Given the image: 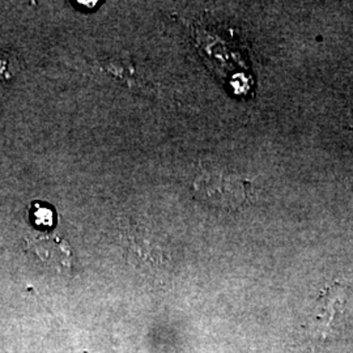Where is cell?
I'll return each instance as SVG.
<instances>
[{
  "label": "cell",
  "mask_w": 353,
  "mask_h": 353,
  "mask_svg": "<svg viewBox=\"0 0 353 353\" xmlns=\"http://www.w3.org/2000/svg\"><path fill=\"white\" fill-rule=\"evenodd\" d=\"M194 192L201 202L208 205L233 210L248 201L249 183L234 173L208 169L195 178Z\"/></svg>",
  "instance_id": "1"
},
{
  "label": "cell",
  "mask_w": 353,
  "mask_h": 353,
  "mask_svg": "<svg viewBox=\"0 0 353 353\" xmlns=\"http://www.w3.org/2000/svg\"><path fill=\"white\" fill-rule=\"evenodd\" d=\"M26 249L58 271L71 270L72 250L59 233H30L26 237Z\"/></svg>",
  "instance_id": "2"
},
{
  "label": "cell",
  "mask_w": 353,
  "mask_h": 353,
  "mask_svg": "<svg viewBox=\"0 0 353 353\" xmlns=\"http://www.w3.org/2000/svg\"><path fill=\"white\" fill-rule=\"evenodd\" d=\"M345 303V290L339 283L327 287L323 290L322 296L319 297L318 303V313H316V322L319 323V330L326 331L328 326L334 322L335 316L343 309Z\"/></svg>",
  "instance_id": "3"
},
{
  "label": "cell",
  "mask_w": 353,
  "mask_h": 353,
  "mask_svg": "<svg viewBox=\"0 0 353 353\" xmlns=\"http://www.w3.org/2000/svg\"><path fill=\"white\" fill-rule=\"evenodd\" d=\"M32 219L34 224L37 225H43V227H51L54 223V212L50 207L46 204H38L36 203L33 205V214Z\"/></svg>",
  "instance_id": "4"
},
{
  "label": "cell",
  "mask_w": 353,
  "mask_h": 353,
  "mask_svg": "<svg viewBox=\"0 0 353 353\" xmlns=\"http://www.w3.org/2000/svg\"><path fill=\"white\" fill-rule=\"evenodd\" d=\"M8 63L4 59V57L0 55V80H8L11 77V72L7 70Z\"/></svg>",
  "instance_id": "5"
}]
</instances>
